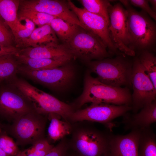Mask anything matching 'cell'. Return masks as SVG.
<instances>
[{
	"label": "cell",
	"instance_id": "13",
	"mask_svg": "<svg viewBox=\"0 0 156 156\" xmlns=\"http://www.w3.org/2000/svg\"><path fill=\"white\" fill-rule=\"evenodd\" d=\"M68 6L77 17L87 30L98 36L107 47L111 55L122 54L115 47L110 39L109 24L102 17L90 13L84 8L76 6L71 1L68 0Z\"/></svg>",
	"mask_w": 156,
	"mask_h": 156
},
{
	"label": "cell",
	"instance_id": "16",
	"mask_svg": "<svg viewBox=\"0 0 156 156\" xmlns=\"http://www.w3.org/2000/svg\"><path fill=\"white\" fill-rule=\"evenodd\" d=\"M17 55L36 59H67L70 60L74 58L66 44L59 43L20 49Z\"/></svg>",
	"mask_w": 156,
	"mask_h": 156
},
{
	"label": "cell",
	"instance_id": "37",
	"mask_svg": "<svg viewBox=\"0 0 156 156\" xmlns=\"http://www.w3.org/2000/svg\"><path fill=\"white\" fill-rule=\"evenodd\" d=\"M0 156H8L0 148Z\"/></svg>",
	"mask_w": 156,
	"mask_h": 156
},
{
	"label": "cell",
	"instance_id": "34",
	"mask_svg": "<svg viewBox=\"0 0 156 156\" xmlns=\"http://www.w3.org/2000/svg\"><path fill=\"white\" fill-rule=\"evenodd\" d=\"M20 49L14 46H8L0 44V55H16Z\"/></svg>",
	"mask_w": 156,
	"mask_h": 156
},
{
	"label": "cell",
	"instance_id": "26",
	"mask_svg": "<svg viewBox=\"0 0 156 156\" xmlns=\"http://www.w3.org/2000/svg\"><path fill=\"white\" fill-rule=\"evenodd\" d=\"M36 25L29 19L18 17L16 26L12 32L15 42V46L28 38L36 28Z\"/></svg>",
	"mask_w": 156,
	"mask_h": 156
},
{
	"label": "cell",
	"instance_id": "21",
	"mask_svg": "<svg viewBox=\"0 0 156 156\" xmlns=\"http://www.w3.org/2000/svg\"><path fill=\"white\" fill-rule=\"evenodd\" d=\"M20 0H0V15L12 31L18 20Z\"/></svg>",
	"mask_w": 156,
	"mask_h": 156
},
{
	"label": "cell",
	"instance_id": "31",
	"mask_svg": "<svg viewBox=\"0 0 156 156\" xmlns=\"http://www.w3.org/2000/svg\"><path fill=\"white\" fill-rule=\"evenodd\" d=\"M0 44L5 46L16 47L15 38L12 31L0 19Z\"/></svg>",
	"mask_w": 156,
	"mask_h": 156
},
{
	"label": "cell",
	"instance_id": "33",
	"mask_svg": "<svg viewBox=\"0 0 156 156\" xmlns=\"http://www.w3.org/2000/svg\"><path fill=\"white\" fill-rule=\"evenodd\" d=\"M130 4L140 8L142 11L146 13L150 17L156 20V12H154L150 6L148 0H129Z\"/></svg>",
	"mask_w": 156,
	"mask_h": 156
},
{
	"label": "cell",
	"instance_id": "11",
	"mask_svg": "<svg viewBox=\"0 0 156 156\" xmlns=\"http://www.w3.org/2000/svg\"><path fill=\"white\" fill-rule=\"evenodd\" d=\"M18 71L35 81L57 89L68 85L74 74L73 67L67 64L57 67L37 70L20 65Z\"/></svg>",
	"mask_w": 156,
	"mask_h": 156
},
{
	"label": "cell",
	"instance_id": "39",
	"mask_svg": "<svg viewBox=\"0 0 156 156\" xmlns=\"http://www.w3.org/2000/svg\"><path fill=\"white\" fill-rule=\"evenodd\" d=\"M1 81V80H0V82Z\"/></svg>",
	"mask_w": 156,
	"mask_h": 156
},
{
	"label": "cell",
	"instance_id": "3",
	"mask_svg": "<svg viewBox=\"0 0 156 156\" xmlns=\"http://www.w3.org/2000/svg\"><path fill=\"white\" fill-rule=\"evenodd\" d=\"M127 12V26L131 48L136 53L151 51L156 41L155 23L144 12H139L132 7L128 0H121Z\"/></svg>",
	"mask_w": 156,
	"mask_h": 156
},
{
	"label": "cell",
	"instance_id": "30",
	"mask_svg": "<svg viewBox=\"0 0 156 156\" xmlns=\"http://www.w3.org/2000/svg\"><path fill=\"white\" fill-rule=\"evenodd\" d=\"M0 148L8 156H16L20 151L16 142L0 127Z\"/></svg>",
	"mask_w": 156,
	"mask_h": 156
},
{
	"label": "cell",
	"instance_id": "32",
	"mask_svg": "<svg viewBox=\"0 0 156 156\" xmlns=\"http://www.w3.org/2000/svg\"><path fill=\"white\" fill-rule=\"evenodd\" d=\"M60 140L44 156H67L69 149L68 140L66 137Z\"/></svg>",
	"mask_w": 156,
	"mask_h": 156
},
{
	"label": "cell",
	"instance_id": "10",
	"mask_svg": "<svg viewBox=\"0 0 156 156\" xmlns=\"http://www.w3.org/2000/svg\"><path fill=\"white\" fill-rule=\"evenodd\" d=\"M131 110L134 113L156 100V88L144 71L138 57L133 62Z\"/></svg>",
	"mask_w": 156,
	"mask_h": 156
},
{
	"label": "cell",
	"instance_id": "1",
	"mask_svg": "<svg viewBox=\"0 0 156 156\" xmlns=\"http://www.w3.org/2000/svg\"><path fill=\"white\" fill-rule=\"evenodd\" d=\"M92 122L83 121L71 123L69 148L79 156H105L109 152L112 131L101 130Z\"/></svg>",
	"mask_w": 156,
	"mask_h": 156
},
{
	"label": "cell",
	"instance_id": "5",
	"mask_svg": "<svg viewBox=\"0 0 156 156\" xmlns=\"http://www.w3.org/2000/svg\"><path fill=\"white\" fill-rule=\"evenodd\" d=\"M47 120V115L34 110L19 117L10 125L0 124V127L15 139L18 146L32 144L45 138Z\"/></svg>",
	"mask_w": 156,
	"mask_h": 156
},
{
	"label": "cell",
	"instance_id": "6",
	"mask_svg": "<svg viewBox=\"0 0 156 156\" xmlns=\"http://www.w3.org/2000/svg\"><path fill=\"white\" fill-rule=\"evenodd\" d=\"M15 87L31 103L38 114L47 115L54 113L60 116L63 120L68 122L71 114L75 111L71 105L62 101L22 79L16 80Z\"/></svg>",
	"mask_w": 156,
	"mask_h": 156
},
{
	"label": "cell",
	"instance_id": "7",
	"mask_svg": "<svg viewBox=\"0 0 156 156\" xmlns=\"http://www.w3.org/2000/svg\"><path fill=\"white\" fill-rule=\"evenodd\" d=\"M65 44L74 58H79L87 63L109 57L111 55L98 36L81 27Z\"/></svg>",
	"mask_w": 156,
	"mask_h": 156
},
{
	"label": "cell",
	"instance_id": "2",
	"mask_svg": "<svg viewBox=\"0 0 156 156\" xmlns=\"http://www.w3.org/2000/svg\"><path fill=\"white\" fill-rule=\"evenodd\" d=\"M89 103L131 106V94L128 87L107 85L92 77L88 72L84 78L83 92L71 106L75 110V108L78 110L84 104Z\"/></svg>",
	"mask_w": 156,
	"mask_h": 156
},
{
	"label": "cell",
	"instance_id": "25",
	"mask_svg": "<svg viewBox=\"0 0 156 156\" xmlns=\"http://www.w3.org/2000/svg\"><path fill=\"white\" fill-rule=\"evenodd\" d=\"M84 8L88 11L104 18L109 25L108 10L112 5L110 1L105 0H79Z\"/></svg>",
	"mask_w": 156,
	"mask_h": 156
},
{
	"label": "cell",
	"instance_id": "8",
	"mask_svg": "<svg viewBox=\"0 0 156 156\" xmlns=\"http://www.w3.org/2000/svg\"><path fill=\"white\" fill-rule=\"evenodd\" d=\"M128 105L97 103H91L87 107L75 111L70 116L68 122L73 123L83 121L96 122L104 125L110 131L115 126L112 122L116 118L124 115L131 110Z\"/></svg>",
	"mask_w": 156,
	"mask_h": 156
},
{
	"label": "cell",
	"instance_id": "19",
	"mask_svg": "<svg viewBox=\"0 0 156 156\" xmlns=\"http://www.w3.org/2000/svg\"><path fill=\"white\" fill-rule=\"evenodd\" d=\"M47 117L50 121L48 134L51 140L55 142L70 135L72 130L71 123L61 120L62 117L56 113H49Z\"/></svg>",
	"mask_w": 156,
	"mask_h": 156
},
{
	"label": "cell",
	"instance_id": "36",
	"mask_svg": "<svg viewBox=\"0 0 156 156\" xmlns=\"http://www.w3.org/2000/svg\"><path fill=\"white\" fill-rule=\"evenodd\" d=\"M67 156H79L76 153L69 148Z\"/></svg>",
	"mask_w": 156,
	"mask_h": 156
},
{
	"label": "cell",
	"instance_id": "12",
	"mask_svg": "<svg viewBox=\"0 0 156 156\" xmlns=\"http://www.w3.org/2000/svg\"><path fill=\"white\" fill-rule=\"evenodd\" d=\"M19 9L46 13L76 24L86 30L67 2L57 0H20Z\"/></svg>",
	"mask_w": 156,
	"mask_h": 156
},
{
	"label": "cell",
	"instance_id": "22",
	"mask_svg": "<svg viewBox=\"0 0 156 156\" xmlns=\"http://www.w3.org/2000/svg\"><path fill=\"white\" fill-rule=\"evenodd\" d=\"M138 156H156V136L151 127L141 130Z\"/></svg>",
	"mask_w": 156,
	"mask_h": 156
},
{
	"label": "cell",
	"instance_id": "24",
	"mask_svg": "<svg viewBox=\"0 0 156 156\" xmlns=\"http://www.w3.org/2000/svg\"><path fill=\"white\" fill-rule=\"evenodd\" d=\"M19 64L15 55H0V80L8 79L13 77L18 70Z\"/></svg>",
	"mask_w": 156,
	"mask_h": 156
},
{
	"label": "cell",
	"instance_id": "4",
	"mask_svg": "<svg viewBox=\"0 0 156 156\" xmlns=\"http://www.w3.org/2000/svg\"><path fill=\"white\" fill-rule=\"evenodd\" d=\"M123 54L88 63L90 71L101 82L116 87H131L133 62Z\"/></svg>",
	"mask_w": 156,
	"mask_h": 156
},
{
	"label": "cell",
	"instance_id": "20",
	"mask_svg": "<svg viewBox=\"0 0 156 156\" xmlns=\"http://www.w3.org/2000/svg\"><path fill=\"white\" fill-rule=\"evenodd\" d=\"M20 65L33 70H43L59 67L70 60L67 59H36L16 55Z\"/></svg>",
	"mask_w": 156,
	"mask_h": 156
},
{
	"label": "cell",
	"instance_id": "17",
	"mask_svg": "<svg viewBox=\"0 0 156 156\" xmlns=\"http://www.w3.org/2000/svg\"><path fill=\"white\" fill-rule=\"evenodd\" d=\"M138 113L131 116L124 115L122 122L126 130H142L150 127L156 122V101L145 105Z\"/></svg>",
	"mask_w": 156,
	"mask_h": 156
},
{
	"label": "cell",
	"instance_id": "27",
	"mask_svg": "<svg viewBox=\"0 0 156 156\" xmlns=\"http://www.w3.org/2000/svg\"><path fill=\"white\" fill-rule=\"evenodd\" d=\"M144 71L156 88V57L152 52L145 51L140 53L138 57Z\"/></svg>",
	"mask_w": 156,
	"mask_h": 156
},
{
	"label": "cell",
	"instance_id": "14",
	"mask_svg": "<svg viewBox=\"0 0 156 156\" xmlns=\"http://www.w3.org/2000/svg\"><path fill=\"white\" fill-rule=\"evenodd\" d=\"M17 92L9 88L0 91V117L9 122L35 110L30 101Z\"/></svg>",
	"mask_w": 156,
	"mask_h": 156
},
{
	"label": "cell",
	"instance_id": "35",
	"mask_svg": "<svg viewBox=\"0 0 156 156\" xmlns=\"http://www.w3.org/2000/svg\"><path fill=\"white\" fill-rule=\"evenodd\" d=\"M149 3H150L152 6L151 7L153 10L156 12V0H148Z\"/></svg>",
	"mask_w": 156,
	"mask_h": 156
},
{
	"label": "cell",
	"instance_id": "15",
	"mask_svg": "<svg viewBox=\"0 0 156 156\" xmlns=\"http://www.w3.org/2000/svg\"><path fill=\"white\" fill-rule=\"evenodd\" d=\"M141 130L134 129L125 135L110 136L109 156H138Z\"/></svg>",
	"mask_w": 156,
	"mask_h": 156
},
{
	"label": "cell",
	"instance_id": "28",
	"mask_svg": "<svg viewBox=\"0 0 156 156\" xmlns=\"http://www.w3.org/2000/svg\"><path fill=\"white\" fill-rule=\"evenodd\" d=\"M32 145L30 147L20 151L16 156H44L54 146L46 138Z\"/></svg>",
	"mask_w": 156,
	"mask_h": 156
},
{
	"label": "cell",
	"instance_id": "18",
	"mask_svg": "<svg viewBox=\"0 0 156 156\" xmlns=\"http://www.w3.org/2000/svg\"><path fill=\"white\" fill-rule=\"evenodd\" d=\"M58 43V39L49 25L36 28L30 36L16 47L20 49Z\"/></svg>",
	"mask_w": 156,
	"mask_h": 156
},
{
	"label": "cell",
	"instance_id": "23",
	"mask_svg": "<svg viewBox=\"0 0 156 156\" xmlns=\"http://www.w3.org/2000/svg\"><path fill=\"white\" fill-rule=\"evenodd\" d=\"M50 25L57 36L65 44L80 27L61 18H55Z\"/></svg>",
	"mask_w": 156,
	"mask_h": 156
},
{
	"label": "cell",
	"instance_id": "29",
	"mask_svg": "<svg viewBox=\"0 0 156 156\" xmlns=\"http://www.w3.org/2000/svg\"><path fill=\"white\" fill-rule=\"evenodd\" d=\"M18 17L26 18L35 25L40 27L46 25H50L52 21L56 18L53 16L34 11L19 9Z\"/></svg>",
	"mask_w": 156,
	"mask_h": 156
},
{
	"label": "cell",
	"instance_id": "9",
	"mask_svg": "<svg viewBox=\"0 0 156 156\" xmlns=\"http://www.w3.org/2000/svg\"><path fill=\"white\" fill-rule=\"evenodd\" d=\"M108 13L109 36L114 47L122 54L135 57L136 53L131 48L127 10L118 3L111 5Z\"/></svg>",
	"mask_w": 156,
	"mask_h": 156
},
{
	"label": "cell",
	"instance_id": "38",
	"mask_svg": "<svg viewBox=\"0 0 156 156\" xmlns=\"http://www.w3.org/2000/svg\"><path fill=\"white\" fill-rule=\"evenodd\" d=\"M105 156H109V153H108L107 155H106Z\"/></svg>",
	"mask_w": 156,
	"mask_h": 156
}]
</instances>
